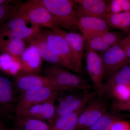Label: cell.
<instances>
[{"label":"cell","instance_id":"cell-20","mask_svg":"<svg viewBox=\"0 0 130 130\" xmlns=\"http://www.w3.org/2000/svg\"><path fill=\"white\" fill-rule=\"evenodd\" d=\"M130 118V114H122L111 110L104 114L92 125L83 130H108L115 121Z\"/></svg>","mask_w":130,"mask_h":130},{"label":"cell","instance_id":"cell-23","mask_svg":"<svg viewBox=\"0 0 130 130\" xmlns=\"http://www.w3.org/2000/svg\"><path fill=\"white\" fill-rule=\"evenodd\" d=\"M16 129L18 130H50V124L46 121L37 119L23 117L15 116Z\"/></svg>","mask_w":130,"mask_h":130},{"label":"cell","instance_id":"cell-22","mask_svg":"<svg viewBox=\"0 0 130 130\" xmlns=\"http://www.w3.org/2000/svg\"><path fill=\"white\" fill-rule=\"evenodd\" d=\"M41 30L39 26L32 25L19 27L0 34V37L4 39L19 38L27 41L38 34Z\"/></svg>","mask_w":130,"mask_h":130},{"label":"cell","instance_id":"cell-15","mask_svg":"<svg viewBox=\"0 0 130 130\" xmlns=\"http://www.w3.org/2000/svg\"><path fill=\"white\" fill-rule=\"evenodd\" d=\"M56 100L55 99H51L34 105L23 113L18 116L36 119L43 121H48L50 123L53 119L56 112Z\"/></svg>","mask_w":130,"mask_h":130},{"label":"cell","instance_id":"cell-25","mask_svg":"<svg viewBox=\"0 0 130 130\" xmlns=\"http://www.w3.org/2000/svg\"><path fill=\"white\" fill-rule=\"evenodd\" d=\"M110 47H111L103 40L102 35L85 38V50H90L96 52L100 51L103 53Z\"/></svg>","mask_w":130,"mask_h":130},{"label":"cell","instance_id":"cell-8","mask_svg":"<svg viewBox=\"0 0 130 130\" xmlns=\"http://www.w3.org/2000/svg\"><path fill=\"white\" fill-rule=\"evenodd\" d=\"M41 31L44 39L52 51L62 61L64 68L74 72L73 57L64 38L52 30Z\"/></svg>","mask_w":130,"mask_h":130},{"label":"cell","instance_id":"cell-1","mask_svg":"<svg viewBox=\"0 0 130 130\" xmlns=\"http://www.w3.org/2000/svg\"><path fill=\"white\" fill-rule=\"evenodd\" d=\"M43 71L48 78L51 87L60 92L89 91L93 89L92 84L90 83L84 77L73 74L57 65H47Z\"/></svg>","mask_w":130,"mask_h":130},{"label":"cell","instance_id":"cell-12","mask_svg":"<svg viewBox=\"0 0 130 130\" xmlns=\"http://www.w3.org/2000/svg\"><path fill=\"white\" fill-rule=\"evenodd\" d=\"M42 60L37 47L30 44L25 49L20 57V72L40 74L42 71Z\"/></svg>","mask_w":130,"mask_h":130},{"label":"cell","instance_id":"cell-34","mask_svg":"<svg viewBox=\"0 0 130 130\" xmlns=\"http://www.w3.org/2000/svg\"><path fill=\"white\" fill-rule=\"evenodd\" d=\"M125 53L127 64H130V43L126 47Z\"/></svg>","mask_w":130,"mask_h":130},{"label":"cell","instance_id":"cell-3","mask_svg":"<svg viewBox=\"0 0 130 130\" xmlns=\"http://www.w3.org/2000/svg\"><path fill=\"white\" fill-rule=\"evenodd\" d=\"M20 13L32 25L54 30L61 29L51 13L43 6L35 0H31L17 5Z\"/></svg>","mask_w":130,"mask_h":130},{"label":"cell","instance_id":"cell-28","mask_svg":"<svg viewBox=\"0 0 130 130\" xmlns=\"http://www.w3.org/2000/svg\"><path fill=\"white\" fill-rule=\"evenodd\" d=\"M129 33L122 30L115 32L108 31L102 35V37L104 42L111 47L122 41Z\"/></svg>","mask_w":130,"mask_h":130},{"label":"cell","instance_id":"cell-9","mask_svg":"<svg viewBox=\"0 0 130 130\" xmlns=\"http://www.w3.org/2000/svg\"><path fill=\"white\" fill-rule=\"evenodd\" d=\"M53 30L63 37L67 42L73 57L74 72L82 74L83 72L85 37L82 34L76 31L68 32L61 29Z\"/></svg>","mask_w":130,"mask_h":130},{"label":"cell","instance_id":"cell-11","mask_svg":"<svg viewBox=\"0 0 130 130\" xmlns=\"http://www.w3.org/2000/svg\"><path fill=\"white\" fill-rule=\"evenodd\" d=\"M108 1L104 0H75V10L79 18L86 16L106 20Z\"/></svg>","mask_w":130,"mask_h":130},{"label":"cell","instance_id":"cell-36","mask_svg":"<svg viewBox=\"0 0 130 130\" xmlns=\"http://www.w3.org/2000/svg\"><path fill=\"white\" fill-rule=\"evenodd\" d=\"M12 129H11L6 125L3 121L2 119L0 118V130H12Z\"/></svg>","mask_w":130,"mask_h":130},{"label":"cell","instance_id":"cell-35","mask_svg":"<svg viewBox=\"0 0 130 130\" xmlns=\"http://www.w3.org/2000/svg\"><path fill=\"white\" fill-rule=\"evenodd\" d=\"M20 2L17 1H11V0H0V5H5L7 3L14 4V5H18Z\"/></svg>","mask_w":130,"mask_h":130},{"label":"cell","instance_id":"cell-21","mask_svg":"<svg viewBox=\"0 0 130 130\" xmlns=\"http://www.w3.org/2000/svg\"><path fill=\"white\" fill-rule=\"evenodd\" d=\"M86 105L74 112L57 119L50 124V130H76L78 117Z\"/></svg>","mask_w":130,"mask_h":130},{"label":"cell","instance_id":"cell-18","mask_svg":"<svg viewBox=\"0 0 130 130\" xmlns=\"http://www.w3.org/2000/svg\"><path fill=\"white\" fill-rule=\"evenodd\" d=\"M130 85V66L127 64L109 75L107 78L106 82L103 84V88L105 94L108 95L115 86Z\"/></svg>","mask_w":130,"mask_h":130},{"label":"cell","instance_id":"cell-31","mask_svg":"<svg viewBox=\"0 0 130 130\" xmlns=\"http://www.w3.org/2000/svg\"><path fill=\"white\" fill-rule=\"evenodd\" d=\"M107 14L117 13L123 12L121 0L109 1L107 7Z\"/></svg>","mask_w":130,"mask_h":130},{"label":"cell","instance_id":"cell-2","mask_svg":"<svg viewBox=\"0 0 130 130\" xmlns=\"http://www.w3.org/2000/svg\"><path fill=\"white\" fill-rule=\"evenodd\" d=\"M46 8L60 26L70 30H79V17L71 0H35Z\"/></svg>","mask_w":130,"mask_h":130},{"label":"cell","instance_id":"cell-26","mask_svg":"<svg viewBox=\"0 0 130 130\" xmlns=\"http://www.w3.org/2000/svg\"><path fill=\"white\" fill-rule=\"evenodd\" d=\"M21 16L17 5L11 3L0 5V26L11 19Z\"/></svg>","mask_w":130,"mask_h":130},{"label":"cell","instance_id":"cell-13","mask_svg":"<svg viewBox=\"0 0 130 130\" xmlns=\"http://www.w3.org/2000/svg\"><path fill=\"white\" fill-rule=\"evenodd\" d=\"M78 28L81 34L86 38L102 35L109 31V25L104 19L86 16L79 18Z\"/></svg>","mask_w":130,"mask_h":130},{"label":"cell","instance_id":"cell-5","mask_svg":"<svg viewBox=\"0 0 130 130\" xmlns=\"http://www.w3.org/2000/svg\"><path fill=\"white\" fill-rule=\"evenodd\" d=\"M84 59L87 72L92 81L96 96L102 98L105 94L103 83L105 69L101 55L95 51L86 50L85 51Z\"/></svg>","mask_w":130,"mask_h":130},{"label":"cell","instance_id":"cell-6","mask_svg":"<svg viewBox=\"0 0 130 130\" xmlns=\"http://www.w3.org/2000/svg\"><path fill=\"white\" fill-rule=\"evenodd\" d=\"M130 43V32L122 41L109 48L101 55L105 69L104 78H107L115 72L128 64L125 48Z\"/></svg>","mask_w":130,"mask_h":130},{"label":"cell","instance_id":"cell-4","mask_svg":"<svg viewBox=\"0 0 130 130\" xmlns=\"http://www.w3.org/2000/svg\"><path fill=\"white\" fill-rule=\"evenodd\" d=\"M60 92L51 87L41 86L20 94L18 97L15 116L21 115L34 105L51 99L56 100Z\"/></svg>","mask_w":130,"mask_h":130},{"label":"cell","instance_id":"cell-19","mask_svg":"<svg viewBox=\"0 0 130 130\" xmlns=\"http://www.w3.org/2000/svg\"><path fill=\"white\" fill-rule=\"evenodd\" d=\"M25 41L19 38L4 39L0 37V52L20 61V57L26 48Z\"/></svg>","mask_w":130,"mask_h":130},{"label":"cell","instance_id":"cell-14","mask_svg":"<svg viewBox=\"0 0 130 130\" xmlns=\"http://www.w3.org/2000/svg\"><path fill=\"white\" fill-rule=\"evenodd\" d=\"M14 83L16 90L19 94L37 87H51L48 78L44 75L21 72L16 74Z\"/></svg>","mask_w":130,"mask_h":130},{"label":"cell","instance_id":"cell-32","mask_svg":"<svg viewBox=\"0 0 130 130\" xmlns=\"http://www.w3.org/2000/svg\"><path fill=\"white\" fill-rule=\"evenodd\" d=\"M108 130H130V123L125 120H117Z\"/></svg>","mask_w":130,"mask_h":130},{"label":"cell","instance_id":"cell-7","mask_svg":"<svg viewBox=\"0 0 130 130\" xmlns=\"http://www.w3.org/2000/svg\"><path fill=\"white\" fill-rule=\"evenodd\" d=\"M14 83L0 76V118L13 119L16 115L18 97Z\"/></svg>","mask_w":130,"mask_h":130},{"label":"cell","instance_id":"cell-37","mask_svg":"<svg viewBox=\"0 0 130 130\" xmlns=\"http://www.w3.org/2000/svg\"><path fill=\"white\" fill-rule=\"evenodd\" d=\"M12 130H18L17 129H16V128H15V129H12Z\"/></svg>","mask_w":130,"mask_h":130},{"label":"cell","instance_id":"cell-33","mask_svg":"<svg viewBox=\"0 0 130 130\" xmlns=\"http://www.w3.org/2000/svg\"><path fill=\"white\" fill-rule=\"evenodd\" d=\"M110 108L111 110L116 111H124L130 112V105L117 101L112 103Z\"/></svg>","mask_w":130,"mask_h":130},{"label":"cell","instance_id":"cell-29","mask_svg":"<svg viewBox=\"0 0 130 130\" xmlns=\"http://www.w3.org/2000/svg\"><path fill=\"white\" fill-rule=\"evenodd\" d=\"M28 23V20L23 16L13 18L0 26V34L15 28L27 26Z\"/></svg>","mask_w":130,"mask_h":130},{"label":"cell","instance_id":"cell-16","mask_svg":"<svg viewBox=\"0 0 130 130\" xmlns=\"http://www.w3.org/2000/svg\"><path fill=\"white\" fill-rule=\"evenodd\" d=\"M26 42H28L30 45H35L37 47L43 60L46 61L51 64L64 68L62 61L52 51L44 39L42 34L41 30L34 37Z\"/></svg>","mask_w":130,"mask_h":130},{"label":"cell","instance_id":"cell-17","mask_svg":"<svg viewBox=\"0 0 130 130\" xmlns=\"http://www.w3.org/2000/svg\"><path fill=\"white\" fill-rule=\"evenodd\" d=\"M96 96V94L94 91L90 92L89 90L84 91L79 96L74 99L66 106L60 109H56L55 114L49 124H51L61 117L77 111L87 104L91 99Z\"/></svg>","mask_w":130,"mask_h":130},{"label":"cell","instance_id":"cell-24","mask_svg":"<svg viewBox=\"0 0 130 130\" xmlns=\"http://www.w3.org/2000/svg\"><path fill=\"white\" fill-rule=\"evenodd\" d=\"M106 20L109 26L123 31L130 32V11L107 14Z\"/></svg>","mask_w":130,"mask_h":130},{"label":"cell","instance_id":"cell-10","mask_svg":"<svg viewBox=\"0 0 130 130\" xmlns=\"http://www.w3.org/2000/svg\"><path fill=\"white\" fill-rule=\"evenodd\" d=\"M107 105L96 96L88 102L78 119L76 130H83L93 125L107 112Z\"/></svg>","mask_w":130,"mask_h":130},{"label":"cell","instance_id":"cell-27","mask_svg":"<svg viewBox=\"0 0 130 130\" xmlns=\"http://www.w3.org/2000/svg\"><path fill=\"white\" fill-rule=\"evenodd\" d=\"M108 95L113 98L117 101H128L130 100V85L115 86L112 89Z\"/></svg>","mask_w":130,"mask_h":130},{"label":"cell","instance_id":"cell-30","mask_svg":"<svg viewBox=\"0 0 130 130\" xmlns=\"http://www.w3.org/2000/svg\"><path fill=\"white\" fill-rule=\"evenodd\" d=\"M72 93L69 94L61 95L59 94L56 100L58 101V105L56 109H60L66 106L74 99L77 98L82 93Z\"/></svg>","mask_w":130,"mask_h":130}]
</instances>
